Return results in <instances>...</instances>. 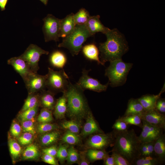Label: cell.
<instances>
[{
	"label": "cell",
	"instance_id": "6da1fadb",
	"mask_svg": "<svg viewBox=\"0 0 165 165\" xmlns=\"http://www.w3.org/2000/svg\"><path fill=\"white\" fill-rule=\"evenodd\" d=\"M105 34L106 41L101 43L99 47L100 61L104 64L107 61L121 59L128 49L124 35L117 29H110Z\"/></svg>",
	"mask_w": 165,
	"mask_h": 165
},
{
	"label": "cell",
	"instance_id": "7a4b0ae2",
	"mask_svg": "<svg viewBox=\"0 0 165 165\" xmlns=\"http://www.w3.org/2000/svg\"><path fill=\"white\" fill-rule=\"evenodd\" d=\"M115 131V139L112 151L121 155L131 165L133 161L140 156L141 143L133 129Z\"/></svg>",
	"mask_w": 165,
	"mask_h": 165
},
{
	"label": "cell",
	"instance_id": "3957f363",
	"mask_svg": "<svg viewBox=\"0 0 165 165\" xmlns=\"http://www.w3.org/2000/svg\"><path fill=\"white\" fill-rule=\"evenodd\" d=\"M83 91L76 84H72L69 81L64 92L67 99L66 112L69 116L80 119L89 112Z\"/></svg>",
	"mask_w": 165,
	"mask_h": 165
},
{
	"label": "cell",
	"instance_id": "277c9868",
	"mask_svg": "<svg viewBox=\"0 0 165 165\" xmlns=\"http://www.w3.org/2000/svg\"><path fill=\"white\" fill-rule=\"evenodd\" d=\"M92 36L86 24L76 25L73 31L63 38L58 47L67 49L73 56L77 55L82 49L83 43L88 38Z\"/></svg>",
	"mask_w": 165,
	"mask_h": 165
},
{
	"label": "cell",
	"instance_id": "5b68a950",
	"mask_svg": "<svg viewBox=\"0 0 165 165\" xmlns=\"http://www.w3.org/2000/svg\"><path fill=\"white\" fill-rule=\"evenodd\" d=\"M133 64L123 62L121 59L110 61L109 66L105 70V76L109 79V84L112 87L123 85Z\"/></svg>",
	"mask_w": 165,
	"mask_h": 165
},
{
	"label": "cell",
	"instance_id": "8992f818",
	"mask_svg": "<svg viewBox=\"0 0 165 165\" xmlns=\"http://www.w3.org/2000/svg\"><path fill=\"white\" fill-rule=\"evenodd\" d=\"M46 75V88L54 94L66 90L69 81V78L64 69L55 71L49 67Z\"/></svg>",
	"mask_w": 165,
	"mask_h": 165
},
{
	"label": "cell",
	"instance_id": "52a82bcc",
	"mask_svg": "<svg viewBox=\"0 0 165 165\" xmlns=\"http://www.w3.org/2000/svg\"><path fill=\"white\" fill-rule=\"evenodd\" d=\"M49 53L48 51L42 49L36 45L31 44L19 56L26 61L33 72L37 73L39 69L38 62L41 56L47 55Z\"/></svg>",
	"mask_w": 165,
	"mask_h": 165
},
{
	"label": "cell",
	"instance_id": "ba28073f",
	"mask_svg": "<svg viewBox=\"0 0 165 165\" xmlns=\"http://www.w3.org/2000/svg\"><path fill=\"white\" fill-rule=\"evenodd\" d=\"M60 20L51 14L43 19L42 30L46 42L59 41Z\"/></svg>",
	"mask_w": 165,
	"mask_h": 165
},
{
	"label": "cell",
	"instance_id": "9c48e42d",
	"mask_svg": "<svg viewBox=\"0 0 165 165\" xmlns=\"http://www.w3.org/2000/svg\"><path fill=\"white\" fill-rule=\"evenodd\" d=\"M115 139V131L109 133H96L87 141V145L91 148L105 150L109 146H113Z\"/></svg>",
	"mask_w": 165,
	"mask_h": 165
},
{
	"label": "cell",
	"instance_id": "30bf717a",
	"mask_svg": "<svg viewBox=\"0 0 165 165\" xmlns=\"http://www.w3.org/2000/svg\"><path fill=\"white\" fill-rule=\"evenodd\" d=\"M89 71L90 70L83 69L82 76L76 84L84 90H89L98 92L105 91L108 88V82L105 85L101 84L97 79L89 75Z\"/></svg>",
	"mask_w": 165,
	"mask_h": 165
},
{
	"label": "cell",
	"instance_id": "8fae6325",
	"mask_svg": "<svg viewBox=\"0 0 165 165\" xmlns=\"http://www.w3.org/2000/svg\"><path fill=\"white\" fill-rule=\"evenodd\" d=\"M24 82L28 93H38L46 88V75L32 72Z\"/></svg>",
	"mask_w": 165,
	"mask_h": 165
},
{
	"label": "cell",
	"instance_id": "7c38bea8",
	"mask_svg": "<svg viewBox=\"0 0 165 165\" xmlns=\"http://www.w3.org/2000/svg\"><path fill=\"white\" fill-rule=\"evenodd\" d=\"M142 122V131L138 136L141 143L155 141L163 133V128L152 126L143 120Z\"/></svg>",
	"mask_w": 165,
	"mask_h": 165
},
{
	"label": "cell",
	"instance_id": "4fadbf2b",
	"mask_svg": "<svg viewBox=\"0 0 165 165\" xmlns=\"http://www.w3.org/2000/svg\"><path fill=\"white\" fill-rule=\"evenodd\" d=\"M141 116L142 120L165 130V115L160 113L155 108L145 111Z\"/></svg>",
	"mask_w": 165,
	"mask_h": 165
},
{
	"label": "cell",
	"instance_id": "5bb4252c",
	"mask_svg": "<svg viewBox=\"0 0 165 165\" xmlns=\"http://www.w3.org/2000/svg\"><path fill=\"white\" fill-rule=\"evenodd\" d=\"M7 64L11 65L24 81L33 72L23 59L20 56L10 58L7 61Z\"/></svg>",
	"mask_w": 165,
	"mask_h": 165
},
{
	"label": "cell",
	"instance_id": "9a60e30c",
	"mask_svg": "<svg viewBox=\"0 0 165 165\" xmlns=\"http://www.w3.org/2000/svg\"><path fill=\"white\" fill-rule=\"evenodd\" d=\"M100 18V16L98 15L90 16L86 24L88 30L92 36L98 32L105 34L110 29L102 24Z\"/></svg>",
	"mask_w": 165,
	"mask_h": 165
},
{
	"label": "cell",
	"instance_id": "2e32d148",
	"mask_svg": "<svg viewBox=\"0 0 165 165\" xmlns=\"http://www.w3.org/2000/svg\"><path fill=\"white\" fill-rule=\"evenodd\" d=\"M74 15L73 13H71L60 20L59 37L64 38L73 31L76 25L73 18Z\"/></svg>",
	"mask_w": 165,
	"mask_h": 165
},
{
	"label": "cell",
	"instance_id": "e0dca14e",
	"mask_svg": "<svg viewBox=\"0 0 165 165\" xmlns=\"http://www.w3.org/2000/svg\"><path fill=\"white\" fill-rule=\"evenodd\" d=\"M154 157L159 162L160 165L165 162V135L163 133L155 141L154 145Z\"/></svg>",
	"mask_w": 165,
	"mask_h": 165
},
{
	"label": "cell",
	"instance_id": "ac0fdd59",
	"mask_svg": "<svg viewBox=\"0 0 165 165\" xmlns=\"http://www.w3.org/2000/svg\"><path fill=\"white\" fill-rule=\"evenodd\" d=\"M55 94L48 90L40 91L39 94L40 105L43 108L51 110L54 109L57 102L54 96Z\"/></svg>",
	"mask_w": 165,
	"mask_h": 165
},
{
	"label": "cell",
	"instance_id": "d6986e66",
	"mask_svg": "<svg viewBox=\"0 0 165 165\" xmlns=\"http://www.w3.org/2000/svg\"><path fill=\"white\" fill-rule=\"evenodd\" d=\"M87 115L86 122L82 131V135L86 136L93 134L103 133L91 112L89 111Z\"/></svg>",
	"mask_w": 165,
	"mask_h": 165
},
{
	"label": "cell",
	"instance_id": "ffe728a7",
	"mask_svg": "<svg viewBox=\"0 0 165 165\" xmlns=\"http://www.w3.org/2000/svg\"><path fill=\"white\" fill-rule=\"evenodd\" d=\"M163 90H162L157 95L146 94L138 98L145 111L155 108L157 100L160 97Z\"/></svg>",
	"mask_w": 165,
	"mask_h": 165
},
{
	"label": "cell",
	"instance_id": "44dd1931",
	"mask_svg": "<svg viewBox=\"0 0 165 165\" xmlns=\"http://www.w3.org/2000/svg\"><path fill=\"white\" fill-rule=\"evenodd\" d=\"M145 111L138 99L131 98L128 101L127 109L123 116L130 114L141 115Z\"/></svg>",
	"mask_w": 165,
	"mask_h": 165
},
{
	"label": "cell",
	"instance_id": "7402d4cb",
	"mask_svg": "<svg viewBox=\"0 0 165 165\" xmlns=\"http://www.w3.org/2000/svg\"><path fill=\"white\" fill-rule=\"evenodd\" d=\"M82 50L83 54L87 58L96 61L98 64L103 65H104L99 59V50L95 44L86 45L83 47Z\"/></svg>",
	"mask_w": 165,
	"mask_h": 165
},
{
	"label": "cell",
	"instance_id": "603a6c76",
	"mask_svg": "<svg viewBox=\"0 0 165 165\" xmlns=\"http://www.w3.org/2000/svg\"><path fill=\"white\" fill-rule=\"evenodd\" d=\"M54 114L57 119H62L67 112V99L65 92L57 101L54 108Z\"/></svg>",
	"mask_w": 165,
	"mask_h": 165
},
{
	"label": "cell",
	"instance_id": "cb8c5ba5",
	"mask_svg": "<svg viewBox=\"0 0 165 165\" xmlns=\"http://www.w3.org/2000/svg\"><path fill=\"white\" fill-rule=\"evenodd\" d=\"M67 59L64 54L59 51L53 52L50 57L51 64L54 67L62 68L66 62Z\"/></svg>",
	"mask_w": 165,
	"mask_h": 165
},
{
	"label": "cell",
	"instance_id": "d4e9b609",
	"mask_svg": "<svg viewBox=\"0 0 165 165\" xmlns=\"http://www.w3.org/2000/svg\"><path fill=\"white\" fill-rule=\"evenodd\" d=\"M39 93H28V95L25 101L20 112L39 106Z\"/></svg>",
	"mask_w": 165,
	"mask_h": 165
},
{
	"label": "cell",
	"instance_id": "484cf974",
	"mask_svg": "<svg viewBox=\"0 0 165 165\" xmlns=\"http://www.w3.org/2000/svg\"><path fill=\"white\" fill-rule=\"evenodd\" d=\"M60 133L56 131H51L42 135L40 138L41 144L44 146H48L55 142L60 136Z\"/></svg>",
	"mask_w": 165,
	"mask_h": 165
},
{
	"label": "cell",
	"instance_id": "4316f807",
	"mask_svg": "<svg viewBox=\"0 0 165 165\" xmlns=\"http://www.w3.org/2000/svg\"><path fill=\"white\" fill-rule=\"evenodd\" d=\"M157 159L150 156H141L135 159L131 165H159Z\"/></svg>",
	"mask_w": 165,
	"mask_h": 165
},
{
	"label": "cell",
	"instance_id": "83f0119b",
	"mask_svg": "<svg viewBox=\"0 0 165 165\" xmlns=\"http://www.w3.org/2000/svg\"><path fill=\"white\" fill-rule=\"evenodd\" d=\"M90 16L89 12L86 9L84 8L80 9L74 15L73 18L75 24H85Z\"/></svg>",
	"mask_w": 165,
	"mask_h": 165
},
{
	"label": "cell",
	"instance_id": "f1b7e54d",
	"mask_svg": "<svg viewBox=\"0 0 165 165\" xmlns=\"http://www.w3.org/2000/svg\"><path fill=\"white\" fill-rule=\"evenodd\" d=\"M89 159L92 161L104 160L109 156L105 150L91 148L88 150L87 153Z\"/></svg>",
	"mask_w": 165,
	"mask_h": 165
},
{
	"label": "cell",
	"instance_id": "f546056e",
	"mask_svg": "<svg viewBox=\"0 0 165 165\" xmlns=\"http://www.w3.org/2000/svg\"><path fill=\"white\" fill-rule=\"evenodd\" d=\"M39 152L36 145L32 144L29 145L25 149L23 153V157L25 160H33L37 158Z\"/></svg>",
	"mask_w": 165,
	"mask_h": 165
},
{
	"label": "cell",
	"instance_id": "4dcf8cb0",
	"mask_svg": "<svg viewBox=\"0 0 165 165\" xmlns=\"http://www.w3.org/2000/svg\"><path fill=\"white\" fill-rule=\"evenodd\" d=\"M119 118L128 125H134L142 128V122L141 115L130 114L123 116Z\"/></svg>",
	"mask_w": 165,
	"mask_h": 165
},
{
	"label": "cell",
	"instance_id": "1f68e13d",
	"mask_svg": "<svg viewBox=\"0 0 165 165\" xmlns=\"http://www.w3.org/2000/svg\"><path fill=\"white\" fill-rule=\"evenodd\" d=\"M38 106L34 108L28 109L24 111L20 112L18 115V118L21 122L31 120L36 114Z\"/></svg>",
	"mask_w": 165,
	"mask_h": 165
},
{
	"label": "cell",
	"instance_id": "d6a6232c",
	"mask_svg": "<svg viewBox=\"0 0 165 165\" xmlns=\"http://www.w3.org/2000/svg\"><path fill=\"white\" fill-rule=\"evenodd\" d=\"M63 142L73 145L78 143L80 139L77 134L67 131L64 135L62 138Z\"/></svg>",
	"mask_w": 165,
	"mask_h": 165
},
{
	"label": "cell",
	"instance_id": "836d02e7",
	"mask_svg": "<svg viewBox=\"0 0 165 165\" xmlns=\"http://www.w3.org/2000/svg\"><path fill=\"white\" fill-rule=\"evenodd\" d=\"M52 112L51 110L43 108L41 110L37 118L39 123H50L53 120Z\"/></svg>",
	"mask_w": 165,
	"mask_h": 165
},
{
	"label": "cell",
	"instance_id": "e575fe53",
	"mask_svg": "<svg viewBox=\"0 0 165 165\" xmlns=\"http://www.w3.org/2000/svg\"><path fill=\"white\" fill-rule=\"evenodd\" d=\"M62 127L68 131L77 134L79 132L80 126L75 121L72 120L66 121L61 124Z\"/></svg>",
	"mask_w": 165,
	"mask_h": 165
},
{
	"label": "cell",
	"instance_id": "d590c367",
	"mask_svg": "<svg viewBox=\"0 0 165 165\" xmlns=\"http://www.w3.org/2000/svg\"><path fill=\"white\" fill-rule=\"evenodd\" d=\"M9 146L10 153L14 158L17 157L21 151L19 144L14 140L10 139L9 142Z\"/></svg>",
	"mask_w": 165,
	"mask_h": 165
},
{
	"label": "cell",
	"instance_id": "8d00e7d4",
	"mask_svg": "<svg viewBox=\"0 0 165 165\" xmlns=\"http://www.w3.org/2000/svg\"><path fill=\"white\" fill-rule=\"evenodd\" d=\"M58 128V126L55 124L50 123H40L37 126V130L39 133L44 134Z\"/></svg>",
	"mask_w": 165,
	"mask_h": 165
},
{
	"label": "cell",
	"instance_id": "74e56055",
	"mask_svg": "<svg viewBox=\"0 0 165 165\" xmlns=\"http://www.w3.org/2000/svg\"><path fill=\"white\" fill-rule=\"evenodd\" d=\"M79 159V155L77 150L73 146H70L68 149V162L70 163H75Z\"/></svg>",
	"mask_w": 165,
	"mask_h": 165
},
{
	"label": "cell",
	"instance_id": "f35d334b",
	"mask_svg": "<svg viewBox=\"0 0 165 165\" xmlns=\"http://www.w3.org/2000/svg\"><path fill=\"white\" fill-rule=\"evenodd\" d=\"M22 129L25 132H29L33 134L35 133L33 122L31 120H28L22 122Z\"/></svg>",
	"mask_w": 165,
	"mask_h": 165
},
{
	"label": "cell",
	"instance_id": "ab89813d",
	"mask_svg": "<svg viewBox=\"0 0 165 165\" xmlns=\"http://www.w3.org/2000/svg\"><path fill=\"white\" fill-rule=\"evenodd\" d=\"M112 155L113 157L115 165H131L130 164L123 156L114 151H112Z\"/></svg>",
	"mask_w": 165,
	"mask_h": 165
},
{
	"label": "cell",
	"instance_id": "60d3db41",
	"mask_svg": "<svg viewBox=\"0 0 165 165\" xmlns=\"http://www.w3.org/2000/svg\"><path fill=\"white\" fill-rule=\"evenodd\" d=\"M33 135L29 132H24L19 137L18 141L19 143L23 145L30 144L32 140Z\"/></svg>",
	"mask_w": 165,
	"mask_h": 165
},
{
	"label": "cell",
	"instance_id": "b9f144b4",
	"mask_svg": "<svg viewBox=\"0 0 165 165\" xmlns=\"http://www.w3.org/2000/svg\"><path fill=\"white\" fill-rule=\"evenodd\" d=\"M67 147L65 145H61L57 149L56 156L62 162L67 160L68 154Z\"/></svg>",
	"mask_w": 165,
	"mask_h": 165
},
{
	"label": "cell",
	"instance_id": "7bdbcfd3",
	"mask_svg": "<svg viewBox=\"0 0 165 165\" xmlns=\"http://www.w3.org/2000/svg\"><path fill=\"white\" fill-rule=\"evenodd\" d=\"M128 125L119 118L113 124L112 128L117 131H123L128 129Z\"/></svg>",
	"mask_w": 165,
	"mask_h": 165
},
{
	"label": "cell",
	"instance_id": "ee69618b",
	"mask_svg": "<svg viewBox=\"0 0 165 165\" xmlns=\"http://www.w3.org/2000/svg\"><path fill=\"white\" fill-rule=\"evenodd\" d=\"M21 130L20 125L17 123L14 122L12 124L10 132L13 136L18 137L20 136Z\"/></svg>",
	"mask_w": 165,
	"mask_h": 165
},
{
	"label": "cell",
	"instance_id": "f6af8a7d",
	"mask_svg": "<svg viewBox=\"0 0 165 165\" xmlns=\"http://www.w3.org/2000/svg\"><path fill=\"white\" fill-rule=\"evenodd\" d=\"M155 108L160 113L164 114L165 113V99L160 97L157 100Z\"/></svg>",
	"mask_w": 165,
	"mask_h": 165
},
{
	"label": "cell",
	"instance_id": "bcb514c9",
	"mask_svg": "<svg viewBox=\"0 0 165 165\" xmlns=\"http://www.w3.org/2000/svg\"><path fill=\"white\" fill-rule=\"evenodd\" d=\"M42 159L44 162L48 164L52 165L58 164L54 157L51 156L44 154L42 156Z\"/></svg>",
	"mask_w": 165,
	"mask_h": 165
},
{
	"label": "cell",
	"instance_id": "7dc6e473",
	"mask_svg": "<svg viewBox=\"0 0 165 165\" xmlns=\"http://www.w3.org/2000/svg\"><path fill=\"white\" fill-rule=\"evenodd\" d=\"M57 149L55 146H52L50 147L42 149L43 152L53 157L56 156Z\"/></svg>",
	"mask_w": 165,
	"mask_h": 165
},
{
	"label": "cell",
	"instance_id": "c3c4849f",
	"mask_svg": "<svg viewBox=\"0 0 165 165\" xmlns=\"http://www.w3.org/2000/svg\"><path fill=\"white\" fill-rule=\"evenodd\" d=\"M155 141H151L147 143V156H150L155 157L154 155V145Z\"/></svg>",
	"mask_w": 165,
	"mask_h": 165
},
{
	"label": "cell",
	"instance_id": "681fc988",
	"mask_svg": "<svg viewBox=\"0 0 165 165\" xmlns=\"http://www.w3.org/2000/svg\"><path fill=\"white\" fill-rule=\"evenodd\" d=\"M140 152L141 156H147V143H141Z\"/></svg>",
	"mask_w": 165,
	"mask_h": 165
},
{
	"label": "cell",
	"instance_id": "f907efd6",
	"mask_svg": "<svg viewBox=\"0 0 165 165\" xmlns=\"http://www.w3.org/2000/svg\"><path fill=\"white\" fill-rule=\"evenodd\" d=\"M104 164L105 165H115V160L113 157L111 155L108 156L104 160Z\"/></svg>",
	"mask_w": 165,
	"mask_h": 165
},
{
	"label": "cell",
	"instance_id": "816d5d0a",
	"mask_svg": "<svg viewBox=\"0 0 165 165\" xmlns=\"http://www.w3.org/2000/svg\"><path fill=\"white\" fill-rule=\"evenodd\" d=\"M8 1V0H0V8L2 11L6 9V6Z\"/></svg>",
	"mask_w": 165,
	"mask_h": 165
},
{
	"label": "cell",
	"instance_id": "f5cc1de1",
	"mask_svg": "<svg viewBox=\"0 0 165 165\" xmlns=\"http://www.w3.org/2000/svg\"><path fill=\"white\" fill-rule=\"evenodd\" d=\"M85 158L82 157L81 158V160L80 162V164L81 165H88L89 163L86 160Z\"/></svg>",
	"mask_w": 165,
	"mask_h": 165
},
{
	"label": "cell",
	"instance_id": "db71d44e",
	"mask_svg": "<svg viewBox=\"0 0 165 165\" xmlns=\"http://www.w3.org/2000/svg\"><path fill=\"white\" fill-rule=\"evenodd\" d=\"M45 5H46L48 2V0H40Z\"/></svg>",
	"mask_w": 165,
	"mask_h": 165
}]
</instances>
